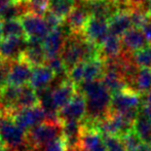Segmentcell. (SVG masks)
Here are the masks:
<instances>
[{"label":"cell","instance_id":"24","mask_svg":"<svg viewBox=\"0 0 151 151\" xmlns=\"http://www.w3.org/2000/svg\"><path fill=\"white\" fill-rule=\"evenodd\" d=\"M133 131L138 135L143 144H151V121L141 113L140 110L139 115L137 116L133 123Z\"/></svg>","mask_w":151,"mask_h":151},{"label":"cell","instance_id":"34","mask_svg":"<svg viewBox=\"0 0 151 151\" xmlns=\"http://www.w3.org/2000/svg\"><path fill=\"white\" fill-rule=\"evenodd\" d=\"M142 31H143V33L145 34L148 42H149V44L151 45V17H150L149 20H148V22L146 23V24L144 25L143 28H142Z\"/></svg>","mask_w":151,"mask_h":151},{"label":"cell","instance_id":"1","mask_svg":"<svg viewBox=\"0 0 151 151\" xmlns=\"http://www.w3.org/2000/svg\"><path fill=\"white\" fill-rule=\"evenodd\" d=\"M77 91L86 98V117L102 120L108 115L112 96L101 80L82 82Z\"/></svg>","mask_w":151,"mask_h":151},{"label":"cell","instance_id":"13","mask_svg":"<svg viewBox=\"0 0 151 151\" xmlns=\"http://www.w3.org/2000/svg\"><path fill=\"white\" fill-rule=\"evenodd\" d=\"M120 40L122 45V52H127V54H133L149 45V42L143 31L137 28L129 29L124 35L121 36Z\"/></svg>","mask_w":151,"mask_h":151},{"label":"cell","instance_id":"14","mask_svg":"<svg viewBox=\"0 0 151 151\" xmlns=\"http://www.w3.org/2000/svg\"><path fill=\"white\" fill-rule=\"evenodd\" d=\"M77 93V86L69 79H66L59 86L52 88V99L56 109L60 110L65 107Z\"/></svg>","mask_w":151,"mask_h":151},{"label":"cell","instance_id":"10","mask_svg":"<svg viewBox=\"0 0 151 151\" xmlns=\"http://www.w3.org/2000/svg\"><path fill=\"white\" fill-rule=\"evenodd\" d=\"M82 33L90 41L100 46V44L110 35L108 22L104 19L91 17Z\"/></svg>","mask_w":151,"mask_h":151},{"label":"cell","instance_id":"15","mask_svg":"<svg viewBox=\"0 0 151 151\" xmlns=\"http://www.w3.org/2000/svg\"><path fill=\"white\" fill-rule=\"evenodd\" d=\"M84 4L91 17L104 19L107 22L111 18H113L117 12H120L119 4L115 0H101L93 3L84 2Z\"/></svg>","mask_w":151,"mask_h":151},{"label":"cell","instance_id":"36","mask_svg":"<svg viewBox=\"0 0 151 151\" xmlns=\"http://www.w3.org/2000/svg\"><path fill=\"white\" fill-rule=\"evenodd\" d=\"M146 2V0H129V4L133 8L135 7H141L144 5V3Z\"/></svg>","mask_w":151,"mask_h":151},{"label":"cell","instance_id":"23","mask_svg":"<svg viewBox=\"0 0 151 151\" xmlns=\"http://www.w3.org/2000/svg\"><path fill=\"white\" fill-rule=\"evenodd\" d=\"M105 72V64L102 59L83 62V82L101 80Z\"/></svg>","mask_w":151,"mask_h":151},{"label":"cell","instance_id":"4","mask_svg":"<svg viewBox=\"0 0 151 151\" xmlns=\"http://www.w3.org/2000/svg\"><path fill=\"white\" fill-rule=\"evenodd\" d=\"M0 138L8 150H14L27 141L26 132L16 124L5 112L0 111Z\"/></svg>","mask_w":151,"mask_h":151},{"label":"cell","instance_id":"6","mask_svg":"<svg viewBox=\"0 0 151 151\" xmlns=\"http://www.w3.org/2000/svg\"><path fill=\"white\" fill-rule=\"evenodd\" d=\"M21 22L24 27L27 40L43 42V40L50 32L43 17L36 16L29 12L21 19Z\"/></svg>","mask_w":151,"mask_h":151},{"label":"cell","instance_id":"33","mask_svg":"<svg viewBox=\"0 0 151 151\" xmlns=\"http://www.w3.org/2000/svg\"><path fill=\"white\" fill-rule=\"evenodd\" d=\"M43 19H44V21H45L50 31L56 30V29H58L59 27L63 24V21H61L60 19H58L57 17H55L54 14L48 12L43 16Z\"/></svg>","mask_w":151,"mask_h":151},{"label":"cell","instance_id":"37","mask_svg":"<svg viewBox=\"0 0 151 151\" xmlns=\"http://www.w3.org/2000/svg\"><path fill=\"white\" fill-rule=\"evenodd\" d=\"M144 101H143V105H146V106H149L151 107V91L147 93V95L144 96Z\"/></svg>","mask_w":151,"mask_h":151},{"label":"cell","instance_id":"5","mask_svg":"<svg viewBox=\"0 0 151 151\" xmlns=\"http://www.w3.org/2000/svg\"><path fill=\"white\" fill-rule=\"evenodd\" d=\"M6 114H8L14 119L16 124L26 133L46 120L45 112L40 105L26 109L14 110Z\"/></svg>","mask_w":151,"mask_h":151},{"label":"cell","instance_id":"43","mask_svg":"<svg viewBox=\"0 0 151 151\" xmlns=\"http://www.w3.org/2000/svg\"><path fill=\"white\" fill-rule=\"evenodd\" d=\"M2 146H4V144H3V142H2L1 138H0V147H2Z\"/></svg>","mask_w":151,"mask_h":151},{"label":"cell","instance_id":"22","mask_svg":"<svg viewBox=\"0 0 151 151\" xmlns=\"http://www.w3.org/2000/svg\"><path fill=\"white\" fill-rule=\"evenodd\" d=\"M77 2V0H50L47 12L61 21H65L70 12L75 8Z\"/></svg>","mask_w":151,"mask_h":151},{"label":"cell","instance_id":"8","mask_svg":"<svg viewBox=\"0 0 151 151\" xmlns=\"http://www.w3.org/2000/svg\"><path fill=\"white\" fill-rule=\"evenodd\" d=\"M62 123L66 121H81L86 116V101L84 96L77 91L73 99L58 112Z\"/></svg>","mask_w":151,"mask_h":151},{"label":"cell","instance_id":"38","mask_svg":"<svg viewBox=\"0 0 151 151\" xmlns=\"http://www.w3.org/2000/svg\"><path fill=\"white\" fill-rule=\"evenodd\" d=\"M146 12H148V14L151 17V0H146V2L144 3V5L142 6Z\"/></svg>","mask_w":151,"mask_h":151},{"label":"cell","instance_id":"27","mask_svg":"<svg viewBox=\"0 0 151 151\" xmlns=\"http://www.w3.org/2000/svg\"><path fill=\"white\" fill-rule=\"evenodd\" d=\"M131 59L139 69H151V45L133 52Z\"/></svg>","mask_w":151,"mask_h":151},{"label":"cell","instance_id":"30","mask_svg":"<svg viewBox=\"0 0 151 151\" xmlns=\"http://www.w3.org/2000/svg\"><path fill=\"white\" fill-rule=\"evenodd\" d=\"M103 140L107 151H127L119 138L106 136V137H103Z\"/></svg>","mask_w":151,"mask_h":151},{"label":"cell","instance_id":"28","mask_svg":"<svg viewBox=\"0 0 151 151\" xmlns=\"http://www.w3.org/2000/svg\"><path fill=\"white\" fill-rule=\"evenodd\" d=\"M25 1L30 14L43 17L47 12L50 0H25Z\"/></svg>","mask_w":151,"mask_h":151},{"label":"cell","instance_id":"25","mask_svg":"<svg viewBox=\"0 0 151 151\" xmlns=\"http://www.w3.org/2000/svg\"><path fill=\"white\" fill-rule=\"evenodd\" d=\"M132 90L142 97L151 91V69H139L134 79Z\"/></svg>","mask_w":151,"mask_h":151},{"label":"cell","instance_id":"9","mask_svg":"<svg viewBox=\"0 0 151 151\" xmlns=\"http://www.w3.org/2000/svg\"><path fill=\"white\" fill-rule=\"evenodd\" d=\"M28 40L22 37L3 38L0 41V59L8 62L21 60L27 47Z\"/></svg>","mask_w":151,"mask_h":151},{"label":"cell","instance_id":"2","mask_svg":"<svg viewBox=\"0 0 151 151\" xmlns=\"http://www.w3.org/2000/svg\"><path fill=\"white\" fill-rule=\"evenodd\" d=\"M141 95L132 88H124L119 93L112 95L109 112L120 114L134 122L141 110Z\"/></svg>","mask_w":151,"mask_h":151},{"label":"cell","instance_id":"26","mask_svg":"<svg viewBox=\"0 0 151 151\" xmlns=\"http://www.w3.org/2000/svg\"><path fill=\"white\" fill-rule=\"evenodd\" d=\"M2 35H3V38H27L21 20H10L2 22Z\"/></svg>","mask_w":151,"mask_h":151},{"label":"cell","instance_id":"21","mask_svg":"<svg viewBox=\"0 0 151 151\" xmlns=\"http://www.w3.org/2000/svg\"><path fill=\"white\" fill-rule=\"evenodd\" d=\"M39 105V98L36 91L30 86H20V93L16 103V110L26 109V108H32Z\"/></svg>","mask_w":151,"mask_h":151},{"label":"cell","instance_id":"16","mask_svg":"<svg viewBox=\"0 0 151 151\" xmlns=\"http://www.w3.org/2000/svg\"><path fill=\"white\" fill-rule=\"evenodd\" d=\"M21 60L28 63L33 68L45 65L47 57L44 52L42 42L28 40L27 47L24 50V54H23Z\"/></svg>","mask_w":151,"mask_h":151},{"label":"cell","instance_id":"20","mask_svg":"<svg viewBox=\"0 0 151 151\" xmlns=\"http://www.w3.org/2000/svg\"><path fill=\"white\" fill-rule=\"evenodd\" d=\"M56 77L54 72L50 69L46 65L40 66V67L33 68V73L30 80V86L36 91L45 90L50 88V84L54 81Z\"/></svg>","mask_w":151,"mask_h":151},{"label":"cell","instance_id":"7","mask_svg":"<svg viewBox=\"0 0 151 151\" xmlns=\"http://www.w3.org/2000/svg\"><path fill=\"white\" fill-rule=\"evenodd\" d=\"M72 32L66 26L65 23H63L58 29L50 31L48 33V35L46 36L45 39L42 42V45H43L44 52H45L47 59L61 56L66 38Z\"/></svg>","mask_w":151,"mask_h":151},{"label":"cell","instance_id":"35","mask_svg":"<svg viewBox=\"0 0 151 151\" xmlns=\"http://www.w3.org/2000/svg\"><path fill=\"white\" fill-rule=\"evenodd\" d=\"M141 113H143L144 115L151 121V107L146 106V105L141 106Z\"/></svg>","mask_w":151,"mask_h":151},{"label":"cell","instance_id":"41","mask_svg":"<svg viewBox=\"0 0 151 151\" xmlns=\"http://www.w3.org/2000/svg\"><path fill=\"white\" fill-rule=\"evenodd\" d=\"M81 1H84V2H88V3H93V2L101 1V0H81Z\"/></svg>","mask_w":151,"mask_h":151},{"label":"cell","instance_id":"44","mask_svg":"<svg viewBox=\"0 0 151 151\" xmlns=\"http://www.w3.org/2000/svg\"><path fill=\"white\" fill-rule=\"evenodd\" d=\"M16 1H21V0H16Z\"/></svg>","mask_w":151,"mask_h":151},{"label":"cell","instance_id":"31","mask_svg":"<svg viewBox=\"0 0 151 151\" xmlns=\"http://www.w3.org/2000/svg\"><path fill=\"white\" fill-rule=\"evenodd\" d=\"M41 151H68L66 143L62 137L57 138L56 140L50 142L47 145L42 148Z\"/></svg>","mask_w":151,"mask_h":151},{"label":"cell","instance_id":"19","mask_svg":"<svg viewBox=\"0 0 151 151\" xmlns=\"http://www.w3.org/2000/svg\"><path fill=\"white\" fill-rule=\"evenodd\" d=\"M80 148L83 151H107L102 134L93 129H82Z\"/></svg>","mask_w":151,"mask_h":151},{"label":"cell","instance_id":"11","mask_svg":"<svg viewBox=\"0 0 151 151\" xmlns=\"http://www.w3.org/2000/svg\"><path fill=\"white\" fill-rule=\"evenodd\" d=\"M33 67L23 60L12 62L6 84L14 86H23L30 83Z\"/></svg>","mask_w":151,"mask_h":151},{"label":"cell","instance_id":"17","mask_svg":"<svg viewBox=\"0 0 151 151\" xmlns=\"http://www.w3.org/2000/svg\"><path fill=\"white\" fill-rule=\"evenodd\" d=\"M132 12V10H131ZM131 12H119L108 21L110 35L121 37L129 29L133 28Z\"/></svg>","mask_w":151,"mask_h":151},{"label":"cell","instance_id":"18","mask_svg":"<svg viewBox=\"0 0 151 151\" xmlns=\"http://www.w3.org/2000/svg\"><path fill=\"white\" fill-rule=\"evenodd\" d=\"M100 58L104 62L109 60H115L122 54L120 37L109 35L99 46Z\"/></svg>","mask_w":151,"mask_h":151},{"label":"cell","instance_id":"42","mask_svg":"<svg viewBox=\"0 0 151 151\" xmlns=\"http://www.w3.org/2000/svg\"><path fill=\"white\" fill-rule=\"evenodd\" d=\"M0 151H9V150H8L5 146H2V147H0Z\"/></svg>","mask_w":151,"mask_h":151},{"label":"cell","instance_id":"40","mask_svg":"<svg viewBox=\"0 0 151 151\" xmlns=\"http://www.w3.org/2000/svg\"><path fill=\"white\" fill-rule=\"evenodd\" d=\"M3 39V35H2V23L0 22V41Z\"/></svg>","mask_w":151,"mask_h":151},{"label":"cell","instance_id":"29","mask_svg":"<svg viewBox=\"0 0 151 151\" xmlns=\"http://www.w3.org/2000/svg\"><path fill=\"white\" fill-rule=\"evenodd\" d=\"M120 140L123 144V147L127 151H138L140 146L143 144L140 138L138 137V135L134 131H131L127 135L121 137Z\"/></svg>","mask_w":151,"mask_h":151},{"label":"cell","instance_id":"3","mask_svg":"<svg viewBox=\"0 0 151 151\" xmlns=\"http://www.w3.org/2000/svg\"><path fill=\"white\" fill-rule=\"evenodd\" d=\"M62 129L63 124L60 120H45L27 132V141L36 150L41 151L50 142L62 137Z\"/></svg>","mask_w":151,"mask_h":151},{"label":"cell","instance_id":"45","mask_svg":"<svg viewBox=\"0 0 151 151\" xmlns=\"http://www.w3.org/2000/svg\"><path fill=\"white\" fill-rule=\"evenodd\" d=\"M77 1H81V0H77Z\"/></svg>","mask_w":151,"mask_h":151},{"label":"cell","instance_id":"32","mask_svg":"<svg viewBox=\"0 0 151 151\" xmlns=\"http://www.w3.org/2000/svg\"><path fill=\"white\" fill-rule=\"evenodd\" d=\"M10 64H12V62L0 59V88L6 84L7 76L10 69Z\"/></svg>","mask_w":151,"mask_h":151},{"label":"cell","instance_id":"39","mask_svg":"<svg viewBox=\"0 0 151 151\" xmlns=\"http://www.w3.org/2000/svg\"><path fill=\"white\" fill-rule=\"evenodd\" d=\"M16 0H0V7L7 3H10V2H14Z\"/></svg>","mask_w":151,"mask_h":151},{"label":"cell","instance_id":"12","mask_svg":"<svg viewBox=\"0 0 151 151\" xmlns=\"http://www.w3.org/2000/svg\"><path fill=\"white\" fill-rule=\"evenodd\" d=\"M91 17V16L84 2L78 1L75 8L70 12V14L65 20V24L72 33H82Z\"/></svg>","mask_w":151,"mask_h":151},{"label":"cell","instance_id":"46","mask_svg":"<svg viewBox=\"0 0 151 151\" xmlns=\"http://www.w3.org/2000/svg\"><path fill=\"white\" fill-rule=\"evenodd\" d=\"M150 146H151V144H150Z\"/></svg>","mask_w":151,"mask_h":151}]
</instances>
